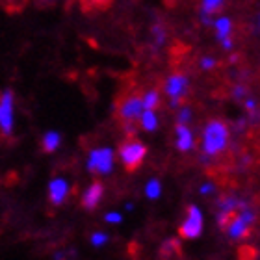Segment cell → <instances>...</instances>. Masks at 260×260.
Masks as SVG:
<instances>
[{
    "label": "cell",
    "mask_w": 260,
    "mask_h": 260,
    "mask_svg": "<svg viewBox=\"0 0 260 260\" xmlns=\"http://www.w3.org/2000/svg\"><path fill=\"white\" fill-rule=\"evenodd\" d=\"M190 119H191V110L190 108H182V110H180L177 121H179V123H182V125H186V123H188Z\"/></svg>",
    "instance_id": "cell-19"
},
{
    "label": "cell",
    "mask_w": 260,
    "mask_h": 260,
    "mask_svg": "<svg viewBox=\"0 0 260 260\" xmlns=\"http://www.w3.org/2000/svg\"><path fill=\"white\" fill-rule=\"evenodd\" d=\"M106 221H110V223H121V216H119V214H115V212H112V214H108V216H106Z\"/></svg>",
    "instance_id": "cell-24"
},
{
    "label": "cell",
    "mask_w": 260,
    "mask_h": 260,
    "mask_svg": "<svg viewBox=\"0 0 260 260\" xmlns=\"http://www.w3.org/2000/svg\"><path fill=\"white\" fill-rule=\"evenodd\" d=\"M93 6H97L99 10H106V8H110V4H112V0H91Z\"/></svg>",
    "instance_id": "cell-22"
},
{
    "label": "cell",
    "mask_w": 260,
    "mask_h": 260,
    "mask_svg": "<svg viewBox=\"0 0 260 260\" xmlns=\"http://www.w3.org/2000/svg\"><path fill=\"white\" fill-rule=\"evenodd\" d=\"M214 28H216V38L221 41V39L229 38L231 36V30H233V22L229 17H219L216 22H214Z\"/></svg>",
    "instance_id": "cell-12"
},
{
    "label": "cell",
    "mask_w": 260,
    "mask_h": 260,
    "mask_svg": "<svg viewBox=\"0 0 260 260\" xmlns=\"http://www.w3.org/2000/svg\"><path fill=\"white\" fill-rule=\"evenodd\" d=\"M67 182L63 179H54L50 182L49 186V197L52 201V205H60L61 201L65 199V195H67Z\"/></svg>",
    "instance_id": "cell-11"
},
{
    "label": "cell",
    "mask_w": 260,
    "mask_h": 260,
    "mask_svg": "<svg viewBox=\"0 0 260 260\" xmlns=\"http://www.w3.org/2000/svg\"><path fill=\"white\" fill-rule=\"evenodd\" d=\"M160 190H162V186H160V182H158L156 179H152L149 184H147L145 188V193L149 199H158L160 197Z\"/></svg>",
    "instance_id": "cell-18"
},
{
    "label": "cell",
    "mask_w": 260,
    "mask_h": 260,
    "mask_svg": "<svg viewBox=\"0 0 260 260\" xmlns=\"http://www.w3.org/2000/svg\"><path fill=\"white\" fill-rule=\"evenodd\" d=\"M11 2H15V4H21V8H22V6L26 4L28 0H11Z\"/></svg>",
    "instance_id": "cell-28"
},
{
    "label": "cell",
    "mask_w": 260,
    "mask_h": 260,
    "mask_svg": "<svg viewBox=\"0 0 260 260\" xmlns=\"http://www.w3.org/2000/svg\"><path fill=\"white\" fill-rule=\"evenodd\" d=\"M188 217H186V223L179 229L180 238L184 240H193L197 238L201 233H203V214L195 205L188 206Z\"/></svg>",
    "instance_id": "cell-4"
},
{
    "label": "cell",
    "mask_w": 260,
    "mask_h": 260,
    "mask_svg": "<svg viewBox=\"0 0 260 260\" xmlns=\"http://www.w3.org/2000/svg\"><path fill=\"white\" fill-rule=\"evenodd\" d=\"M140 121H141V128L147 130V132H152V130L158 128V119L154 110H143L140 114Z\"/></svg>",
    "instance_id": "cell-13"
},
{
    "label": "cell",
    "mask_w": 260,
    "mask_h": 260,
    "mask_svg": "<svg viewBox=\"0 0 260 260\" xmlns=\"http://www.w3.org/2000/svg\"><path fill=\"white\" fill-rule=\"evenodd\" d=\"M212 191V184H205L201 188V193H210Z\"/></svg>",
    "instance_id": "cell-27"
},
{
    "label": "cell",
    "mask_w": 260,
    "mask_h": 260,
    "mask_svg": "<svg viewBox=\"0 0 260 260\" xmlns=\"http://www.w3.org/2000/svg\"><path fill=\"white\" fill-rule=\"evenodd\" d=\"M234 217V210H221L219 214H217V225H219V229L221 231H227L229 223H231V219Z\"/></svg>",
    "instance_id": "cell-17"
},
{
    "label": "cell",
    "mask_w": 260,
    "mask_h": 260,
    "mask_svg": "<svg viewBox=\"0 0 260 260\" xmlns=\"http://www.w3.org/2000/svg\"><path fill=\"white\" fill-rule=\"evenodd\" d=\"M145 156H147L145 143H141V141H138V140H130V141H125V143H121L119 158L128 173H132V171H136V169L140 168L141 162L145 160Z\"/></svg>",
    "instance_id": "cell-2"
},
{
    "label": "cell",
    "mask_w": 260,
    "mask_h": 260,
    "mask_svg": "<svg viewBox=\"0 0 260 260\" xmlns=\"http://www.w3.org/2000/svg\"><path fill=\"white\" fill-rule=\"evenodd\" d=\"M108 242V234H103V233H95L91 236V244L93 245H103Z\"/></svg>",
    "instance_id": "cell-20"
},
{
    "label": "cell",
    "mask_w": 260,
    "mask_h": 260,
    "mask_svg": "<svg viewBox=\"0 0 260 260\" xmlns=\"http://www.w3.org/2000/svg\"><path fill=\"white\" fill-rule=\"evenodd\" d=\"M188 86H190V80H188V76H184V75H173L168 78L164 89L168 93V97L171 99V104H173V106H177V104L182 101V97H184L186 91H188Z\"/></svg>",
    "instance_id": "cell-6"
},
{
    "label": "cell",
    "mask_w": 260,
    "mask_h": 260,
    "mask_svg": "<svg viewBox=\"0 0 260 260\" xmlns=\"http://www.w3.org/2000/svg\"><path fill=\"white\" fill-rule=\"evenodd\" d=\"M143 112V104H141V97L138 95H130L125 103L121 104L119 108V117L125 123H132V121L140 119V114Z\"/></svg>",
    "instance_id": "cell-7"
},
{
    "label": "cell",
    "mask_w": 260,
    "mask_h": 260,
    "mask_svg": "<svg viewBox=\"0 0 260 260\" xmlns=\"http://www.w3.org/2000/svg\"><path fill=\"white\" fill-rule=\"evenodd\" d=\"M244 95H245V87H236V89H234V97L236 99L244 97Z\"/></svg>",
    "instance_id": "cell-26"
},
{
    "label": "cell",
    "mask_w": 260,
    "mask_h": 260,
    "mask_svg": "<svg viewBox=\"0 0 260 260\" xmlns=\"http://www.w3.org/2000/svg\"><path fill=\"white\" fill-rule=\"evenodd\" d=\"M61 143V136L60 132H47V134L43 136V151L45 152H54L58 147H60Z\"/></svg>",
    "instance_id": "cell-14"
},
{
    "label": "cell",
    "mask_w": 260,
    "mask_h": 260,
    "mask_svg": "<svg viewBox=\"0 0 260 260\" xmlns=\"http://www.w3.org/2000/svg\"><path fill=\"white\" fill-rule=\"evenodd\" d=\"M225 6V0H201V11L205 15H214Z\"/></svg>",
    "instance_id": "cell-16"
},
{
    "label": "cell",
    "mask_w": 260,
    "mask_h": 260,
    "mask_svg": "<svg viewBox=\"0 0 260 260\" xmlns=\"http://www.w3.org/2000/svg\"><path fill=\"white\" fill-rule=\"evenodd\" d=\"M227 143H229L227 123H223L221 119L208 121V125L205 126V132H203V151L208 156H214V154H219L221 151H225Z\"/></svg>",
    "instance_id": "cell-1"
},
{
    "label": "cell",
    "mask_w": 260,
    "mask_h": 260,
    "mask_svg": "<svg viewBox=\"0 0 260 260\" xmlns=\"http://www.w3.org/2000/svg\"><path fill=\"white\" fill-rule=\"evenodd\" d=\"M114 168V152L108 147L95 149L89 152L87 160V171L93 175H108Z\"/></svg>",
    "instance_id": "cell-3"
},
{
    "label": "cell",
    "mask_w": 260,
    "mask_h": 260,
    "mask_svg": "<svg viewBox=\"0 0 260 260\" xmlns=\"http://www.w3.org/2000/svg\"><path fill=\"white\" fill-rule=\"evenodd\" d=\"M175 134H177V147H179V151L186 152L193 147V136H191V130L186 125L179 123L177 128H175Z\"/></svg>",
    "instance_id": "cell-10"
},
{
    "label": "cell",
    "mask_w": 260,
    "mask_h": 260,
    "mask_svg": "<svg viewBox=\"0 0 260 260\" xmlns=\"http://www.w3.org/2000/svg\"><path fill=\"white\" fill-rule=\"evenodd\" d=\"M245 108L249 110L251 114H255V101H253V99H249V101L245 103Z\"/></svg>",
    "instance_id": "cell-25"
},
{
    "label": "cell",
    "mask_w": 260,
    "mask_h": 260,
    "mask_svg": "<svg viewBox=\"0 0 260 260\" xmlns=\"http://www.w3.org/2000/svg\"><path fill=\"white\" fill-rule=\"evenodd\" d=\"M13 91L6 89L0 95V130L4 134H11L13 130Z\"/></svg>",
    "instance_id": "cell-5"
},
{
    "label": "cell",
    "mask_w": 260,
    "mask_h": 260,
    "mask_svg": "<svg viewBox=\"0 0 260 260\" xmlns=\"http://www.w3.org/2000/svg\"><path fill=\"white\" fill-rule=\"evenodd\" d=\"M141 104H143V110H156L160 106V93L156 89L147 91L145 97L141 99Z\"/></svg>",
    "instance_id": "cell-15"
},
{
    "label": "cell",
    "mask_w": 260,
    "mask_h": 260,
    "mask_svg": "<svg viewBox=\"0 0 260 260\" xmlns=\"http://www.w3.org/2000/svg\"><path fill=\"white\" fill-rule=\"evenodd\" d=\"M255 249H251V247H242L240 251V260H255Z\"/></svg>",
    "instance_id": "cell-21"
},
{
    "label": "cell",
    "mask_w": 260,
    "mask_h": 260,
    "mask_svg": "<svg viewBox=\"0 0 260 260\" xmlns=\"http://www.w3.org/2000/svg\"><path fill=\"white\" fill-rule=\"evenodd\" d=\"M214 65H216V61L212 60V58H203V60H201V67H203V69H212V67H214Z\"/></svg>",
    "instance_id": "cell-23"
},
{
    "label": "cell",
    "mask_w": 260,
    "mask_h": 260,
    "mask_svg": "<svg viewBox=\"0 0 260 260\" xmlns=\"http://www.w3.org/2000/svg\"><path fill=\"white\" fill-rule=\"evenodd\" d=\"M103 195H104V186L101 184V182H93V184L87 188L86 193H84V197H82V206H84L86 210L97 208V205L101 203V199H103Z\"/></svg>",
    "instance_id": "cell-8"
},
{
    "label": "cell",
    "mask_w": 260,
    "mask_h": 260,
    "mask_svg": "<svg viewBox=\"0 0 260 260\" xmlns=\"http://www.w3.org/2000/svg\"><path fill=\"white\" fill-rule=\"evenodd\" d=\"M227 229H229V234H231V238L238 240V238H244V236H247V234L253 231V225L245 223L242 216H234L233 219H231V223H229Z\"/></svg>",
    "instance_id": "cell-9"
}]
</instances>
